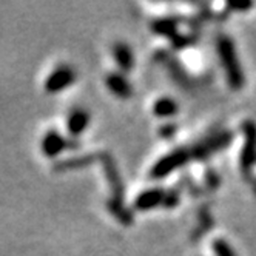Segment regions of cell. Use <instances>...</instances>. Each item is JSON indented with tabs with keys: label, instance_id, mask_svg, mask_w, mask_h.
Returning <instances> with one entry per match:
<instances>
[{
	"label": "cell",
	"instance_id": "obj_12",
	"mask_svg": "<svg viewBox=\"0 0 256 256\" xmlns=\"http://www.w3.org/2000/svg\"><path fill=\"white\" fill-rule=\"evenodd\" d=\"M152 31L164 36V38L174 39L178 36V20L170 19V17H164V19H158L152 22Z\"/></svg>",
	"mask_w": 256,
	"mask_h": 256
},
{
	"label": "cell",
	"instance_id": "obj_14",
	"mask_svg": "<svg viewBox=\"0 0 256 256\" xmlns=\"http://www.w3.org/2000/svg\"><path fill=\"white\" fill-rule=\"evenodd\" d=\"M178 104L172 98H159L153 105V113L158 118H172L178 113Z\"/></svg>",
	"mask_w": 256,
	"mask_h": 256
},
{
	"label": "cell",
	"instance_id": "obj_5",
	"mask_svg": "<svg viewBox=\"0 0 256 256\" xmlns=\"http://www.w3.org/2000/svg\"><path fill=\"white\" fill-rule=\"evenodd\" d=\"M99 160L104 167V173H105L106 182L110 186V190H112V198H110V200L124 202L125 187H124V180H122V176L119 173V168H118V164H116L114 158L108 153H102L99 156Z\"/></svg>",
	"mask_w": 256,
	"mask_h": 256
},
{
	"label": "cell",
	"instance_id": "obj_3",
	"mask_svg": "<svg viewBox=\"0 0 256 256\" xmlns=\"http://www.w3.org/2000/svg\"><path fill=\"white\" fill-rule=\"evenodd\" d=\"M233 140V133L232 132H219L216 134H212L200 142H198L193 147H190L192 159L196 160H206L212 154L224 150L227 145Z\"/></svg>",
	"mask_w": 256,
	"mask_h": 256
},
{
	"label": "cell",
	"instance_id": "obj_7",
	"mask_svg": "<svg viewBox=\"0 0 256 256\" xmlns=\"http://www.w3.org/2000/svg\"><path fill=\"white\" fill-rule=\"evenodd\" d=\"M42 153L48 158H56L64 150L70 148V138L66 139L60 132L58 130H50L45 133L40 142Z\"/></svg>",
	"mask_w": 256,
	"mask_h": 256
},
{
	"label": "cell",
	"instance_id": "obj_16",
	"mask_svg": "<svg viewBox=\"0 0 256 256\" xmlns=\"http://www.w3.org/2000/svg\"><path fill=\"white\" fill-rule=\"evenodd\" d=\"M179 202H180V188L179 187H173V188L166 192V198H164L162 207L174 208Z\"/></svg>",
	"mask_w": 256,
	"mask_h": 256
},
{
	"label": "cell",
	"instance_id": "obj_13",
	"mask_svg": "<svg viewBox=\"0 0 256 256\" xmlns=\"http://www.w3.org/2000/svg\"><path fill=\"white\" fill-rule=\"evenodd\" d=\"M108 212L112 213L118 221L124 226H132L133 224V213L125 207L124 202H116V200H110L106 202Z\"/></svg>",
	"mask_w": 256,
	"mask_h": 256
},
{
	"label": "cell",
	"instance_id": "obj_19",
	"mask_svg": "<svg viewBox=\"0 0 256 256\" xmlns=\"http://www.w3.org/2000/svg\"><path fill=\"white\" fill-rule=\"evenodd\" d=\"M219 184H221V179H219L218 173L212 168L207 170L206 173V186L208 190H218L219 188Z\"/></svg>",
	"mask_w": 256,
	"mask_h": 256
},
{
	"label": "cell",
	"instance_id": "obj_22",
	"mask_svg": "<svg viewBox=\"0 0 256 256\" xmlns=\"http://www.w3.org/2000/svg\"><path fill=\"white\" fill-rule=\"evenodd\" d=\"M252 187H253V192L256 193V179H252Z\"/></svg>",
	"mask_w": 256,
	"mask_h": 256
},
{
	"label": "cell",
	"instance_id": "obj_21",
	"mask_svg": "<svg viewBox=\"0 0 256 256\" xmlns=\"http://www.w3.org/2000/svg\"><path fill=\"white\" fill-rule=\"evenodd\" d=\"M227 6L233 11H247L253 6L252 2H228Z\"/></svg>",
	"mask_w": 256,
	"mask_h": 256
},
{
	"label": "cell",
	"instance_id": "obj_15",
	"mask_svg": "<svg viewBox=\"0 0 256 256\" xmlns=\"http://www.w3.org/2000/svg\"><path fill=\"white\" fill-rule=\"evenodd\" d=\"M93 162H94V156L85 154V156H80V158H72L70 160H64V162L58 164L56 168L59 172H64V170H76V168L88 167L90 164H93Z\"/></svg>",
	"mask_w": 256,
	"mask_h": 256
},
{
	"label": "cell",
	"instance_id": "obj_1",
	"mask_svg": "<svg viewBox=\"0 0 256 256\" xmlns=\"http://www.w3.org/2000/svg\"><path fill=\"white\" fill-rule=\"evenodd\" d=\"M218 54L219 59H221V65L226 71V78L228 85L233 90H241L246 84V76H244V70L240 64L236 54V48L233 40L226 34H221L218 38Z\"/></svg>",
	"mask_w": 256,
	"mask_h": 256
},
{
	"label": "cell",
	"instance_id": "obj_6",
	"mask_svg": "<svg viewBox=\"0 0 256 256\" xmlns=\"http://www.w3.org/2000/svg\"><path fill=\"white\" fill-rule=\"evenodd\" d=\"M74 80H76V71L70 65H60L56 70H52L51 74L46 78L45 90L51 94H56L71 86Z\"/></svg>",
	"mask_w": 256,
	"mask_h": 256
},
{
	"label": "cell",
	"instance_id": "obj_18",
	"mask_svg": "<svg viewBox=\"0 0 256 256\" xmlns=\"http://www.w3.org/2000/svg\"><path fill=\"white\" fill-rule=\"evenodd\" d=\"M194 40H196V38L192 34H187V36L186 34H178L174 39H172V44H173L174 48H184V46H188V45L194 44Z\"/></svg>",
	"mask_w": 256,
	"mask_h": 256
},
{
	"label": "cell",
	"instance_id": "obj_9",
	"mask_svg": "<svg viewBox=\"0 0 256 256\" xmlns=\"http://www.w3.org/2000/svg\"><path fill=\"white\" fill-rule=\"evenodd\" d=\"M105 82H106L108 90L120 99H128L133 94V85L122 74V72H118V71L110 72Z\"/></svg>",
	"mask_w": 256,
	"mask_h": 256
},
{
	"label": "cell",
	"instance_id": "obj_8",
	"mask_svg": "<svg viewBox=\"0 0 256 256\" xmlns=\"http://www.w3.org/2000/svg\"><path fill=\"white\" fill-rule=\"evenodd\" d=\"M164 198H166V190L164 188H148L142 192L134 199V210L138 212H148L158 206H162Z\"/></svg>",
	"mask_w": 256,
	"mask_h": 256
},
{
	"label": "cell",
	"instance_id": "obj_11",
	"mask_svg": "<svg viewBox=\"0 0 256 256\" xmlns=\"http://www.w3.org/2000/svg\"><path fill=\"white\" fill-rule=\"evenodd\" d=\"M113 58L122 72H128L134 68V54L132 48L124 42H118L113 45Z\"/></svg>",
	"mask_w": 256,
	"mask_h": 256
},
{
	"label": "cell",
	"instance_id": "obj_17",
	"mask_svg": "<svg viewBox=\"0 0 256 256\" xmlns=\"http://www.w3.org/2000/svg\"><path fill=\"white\" fill-rule=\"evenodd\" d=\"M213 252H214L216 256H236V253L232 248V246L227 241H224V240L213 241Z\"/></svg>",
	"mask_w": 256,
	"mask_h": 256
},
{
	"label": "cell",
	"instance_id": "obj_2",
	"mask_svg": "<svg viewBox=\"0 0 256 256\" xmlns=\"http://www.w3.org/2000/svg\"><path fill=\"white\" fill-rule=\"evenodd\" d=\"M192 153L190 148H176L172 153L162 156L150 170V179H164L178 168L184 167L187 162H190Z\"/></svg>",
	"mask_w": 256,
	"mask_h": 256
},
{
	"label": "cell",
	"instance_id": "obj_10",
	"mask_svg": "<svg viewBox=\"0 0 256 256\" xmlns=\"http://www.w3.org/2000/svg\"><path fill=\"white\" fill-rule=\"evenodd\" d=\"M90 124V113L85 108H74L66 118V130L71 138H78L82 134Z\"/></svg>",
	"mask_w": 256,
	"mask_h": 256
},
{
	"label": "cell",
	"instance_id": "obj_20",
	"mask_svg": "<svg viewBox=\"0 0 256 256\" xmlns=\"http://www.w3.org/2000/svg\"><path fill=\"white\" fill-rule=\"evenodd\" d=\"M160 136L164 138V139H173V136H174V133H176V125H173V124H166L162 128H160Z\"/></svg>",
	"mask_w": 256,
	"mask_h": 256
},
{
	"label": "cell",
	"instance_id": "obj_4",
	"mask_svg": "<svg viewBox=\"0 0 256 256\" xmlns=\"http://www.w3.org/2000/svg\"><path fill=\"white\" fill-rule=\"evenodd\" d=\"M244 145L240 156V167L246 176L252 174V168L256 164V124L253 120H246L242 124Z\"/></svg>",
	"mask_w": 256,
	"mask_h": 256
}]
</instances>
